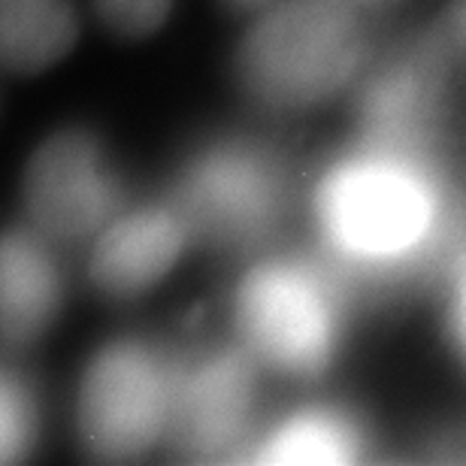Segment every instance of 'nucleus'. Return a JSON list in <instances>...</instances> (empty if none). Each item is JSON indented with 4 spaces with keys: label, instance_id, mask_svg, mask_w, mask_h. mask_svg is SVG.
Returning <instances> with one entry per match:
<instances>
[{
    "label": "nucleus",
    "instance_id": "obj_12",
    "mask_svg": "<svg viewBox=\"0 0 466 466\" xmlns=\"http://www.w3.org/2000/svg\"><path fill=\"white\" fill-rule=\"evenodd\" d=\"M36 412L27 388L0 370V466L18 463L34 449Z\"/></svg>",
    "mask_w": 466,
    "mask_h": 466
},
{
    "label": "nucleus",
    "instance_id": "obj_5",
    "mask_svg": "<svg viewBox=\"0 0 466 466\" xmlns=\"http://www.w3.org/2000/svg\"><path fill=\"white\" fill-rule=\"evenodd\" d=\"M116 182L97 139L61 130L36 148L25 170V203L46 237L79 239L104 228L116 209Z\"/></svg>",
    "mask_w": 466,
    "mask_h": 466
},
{
    "label": "nucleus",
    "instance_id": "obj_7",
    "mask_svg": "<svg viewBox=\"0 0 466 466\" xmlns=\"http://www.w3.org/2000/svg\"><path fill=\"white\" fill-rule=\"evenodd\" d=\"M276 209V179L260 157L225 148L194 167L185 185V216L216 242H248Z\"/></svg>",
    "mask_w": 466,
    "mask_h": 466
},
{
    "label": "nucleus",
    "instance_id": "obj_9",
    "mask_svg": "<svg viewBox=\"0 0 466 466\" xmlns=\"http://www.w3.org/2000/svg\"><path fill=\"white\" fill-rule=\"evenodd\" d=\"M61 276L36 237L9 230L0 237V339L27 346L58 315Z\"/></svg>",
    "mask_w": 466,
    "mask_h": 466
},
{
    "label": "nucleus",
    "instance_id": "obj_11",
    "mask_svg": "<svg viewBox=\"0 0 466 466\" xmlns=\"http://www.w3.org/2000/svg\"><path fill=\"white\" fill-rule=\"evenodd\" d=\"M358 458V433L342 415L303 412L269 436L258 461L273 466H337Z\"/></svg>",
    "mask_w": 466,
    "mask_h": 466
},
{
    "label": "nucleus",
    "instance_id": "obj_13",
    "mask_svg": "<svg viewBox=\"0 0 466 466\" xmlns=\"http://www.w3.org/2000/svg\"><path fill=\"white\" fill-rule=\"evenodd\" d=\"M100 18L121 36H148L167 22L173 0H95Z\"/></svg>",
    "mask_w": 466,
    "mask_h": 466
},
{
    "label": "nucleus",
    "instance_id": "obj_6",
    "mask_svg": "<svg viewBox=\"0 0 466 466\" xmlns=\"http://www.w3.org/2000/svg\"><path fill=\"white\" fill-rule=\"evenodd\" d=\"M255 363L242 351H218L188 376L170 379L161 436L182 461H216L248 431Z\"/></svg>",
    "mask_w": 466,
    "mask_h": 466
},
{
    "label": "nucleus",
    "instance_id": "obj_4",
    "mask_svg": "<svg viewBox=\"0 0 466 466\" xmlns=\"http://www.w3.org/2000/svg\"><path fill=\"white\" fill-rule=\"evenodd\" d=\"M170 376L152 351L116 342L91 360L82 379L79 427L100 461H134L161 440Z\"/></svg>",
    "mask_w": 466,
    "mask_h": 466
},
{
    "label": "nucleus",
    "instance_id": "obj_15",
    "mask_svg": "<svg viewBox=\"0 0 466 466\" xmlns=\"http://www.w3.org/2000/svg\"><path fill=\"white\" fill-rule=\"evenodd\" d=\"M349 4L354 6V4H381V0H349Z\"/></svg>",
    "mask_w": 466,
    "mask_h": 466
},
{
    "label": "nucleus",
    "instance_id": "obj_2",
    "mask_svg": "<svg viewBox=\"0 0 466 466\" xmlns=\"http://www.w3.org/2000/svg\"><path fill=\"white\" fill-rule=\"evenodd\" d=\"M433 185L418 173L412 157L372 152L342 164L319 191L324 233L354 260L412 258L440 225Z\"/></svg>",
    "mask_w": 466,
    "mask_h": 466
},
{
    "label": "nucleus",
    "instance_id": "obj_1",
    "mask_svg": "<svg viewBox=\"0 0 466 466\" xmlns=\"http://www.w3.org/2000/svg\"><path fill=\"white\" fill-rule=\"evenodd\" d=\"M360 55V22L349 0H288L246 34L237 76L260 104L300 109L337 95Z\"/></svg>",
    "mask_w": 466,
    "mask_h": 466
},
{
    "label": "nucleus",
    "instance_id": "obj_8",
    "mask_svg": "<svg viewBox=\"0 0 466 466\" xmlns=\"http://www.w3.org/2000/svg\"><path fill=\"white\" fill-rule=\"evenodd\" d=\"M185 248V225L167 209H137L100 233L91 279L113 297H134L170 273Z\"/></svg>",
    "mask_w": 466,
    "mask_h": 466
},
{
    "label": "nucleus",
    "instance_id": "obj_10",
    "mask_svg": "<svg viewBox=\"0 0 466 466\" xmlns=\"http://www.w3.org/2000/svg\"><path fill=\"white\" fill-rule=\"evenodd\" d=\"M76 34L70 0H0V67L49 70L73 49Z\"/></svg>",
    "mask_w": 466,
    "mask_h": 466
},
{
    "label": "nucleus",
    "instance_id": "obj_14",
    "mask_svg": "<svg viewBox=\"0 0 466 466\" xmlns=\"http://www.w3.org/2000/svg\"><path fill=\"white\" fill-rule=\"evenodd\" d=\"M233 6H239V9H255V6H267V4H273V0H230Z\"/></svg>",
    "mask_w": 466,
    "mask_h": 466
},
{
    "label": "nucleus",
    "instance_id": "obj_3",
    "mask_svg": "<svg viewBox=\"0 0 466 466\" xmlns=\"http://www.w3.org/2000/svg\"><path fill=\"white\" fill-rule=\"evenodd\" d=\"M337 319L328 282L288 260L251 269L237 294V328L246 349L297 376H312L328 363L337 346Z\"/></svg>",
    "mask_w": 466,
    "mask_h": 466
}]
</instances>
